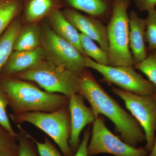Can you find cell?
<instances>
[{
  "mask_svg": "<svg viewBox=\"0 0 156 156\" xmlns=\"http://www.w3.org/2000/svg\"><path fill=\"white\" fill-rule=\"evenodd\" d=\"M78 93L88 101L96 118L103 115L113 123L125 142L136 147L145 141L144 131L138 122L109 95L86 69L80 75Z\"/></svg>",
  "mask_w": 156,
  "mask_h": 156,
  "instance_id": "1",
  "label": "cell"
},
{
  "mask_svg": "<svg viewBox=\"0 0 156 156\" xmlns=\"http://www.w3.org/2000/svg\"><path fill=\"white\" fill-rule=\"evenodd\" d=\"M0 87L6 93L13 114L29 112H52L67 106L69 97L51 93L14 77H2Z\"/></svg>",
  "mask_w": 156,
  "mask_h": 156,
  "instance_id": "2",
  "label": "cell"
},
{
  "mask_svg": "<svg viewBox=\"0 0 156 156\" xmlns=\"http://www.w3.org/2000/svg\"><path fill=\"white\" fill-rule=\"evenodd\" d=\"M131 0H114L107 27L110 66H134L129 47V16Z\"/></svg>",
  "mask_w": 156,
  "mask_h": 156,
  "instance_id": "3",
  "label": "cell"
},
{
  "mask_svg": "<svg viewBox=\"0 0 156 156\" xmlns=\"http://www.w3.org/2000/svg\"><path fill=\"white\" fill-rule=\"evenodd\" d=\"M17 125L30 123L44 131L58 145L64 156H73L70 147V118L67 106L52 112H29L9 115Z\"/></svg>",
  "mask_w": 156,
  "mask_h": 156,
  "instance_id": "4",
  "label": "cell"
},
{
  "mask_svg": "<svg viewBox=\"0 0 156 156\" xmlns=\"http://www.w3.org/2000/svg\"><path fill=\"white\" fill-rule=\"evenodd\" d=\"M10 77L34 82L46 92L69 97L79 92L80 75L50 60H43L29 69Z\"/></svg>",
  "mask_w": 156,
  "mask_h": 156,
  "instance_id": "5",
  "label": "cell"
},
{
  "mask_svg": "<svg viewBox=\"0 0 156 156\" xmlns=\"http://www.w3.org/2000/svg\"><path fill=\"white\" fill-rule=\"evenodd\" d=\"M85 62L86 68L96 71L102 76L103 81L115 84L120 89L140 95L156 94V86L136 72L134 66L103 65L86 56Z\"/></svg>",
  "mask_w": 156,
  "mask_h": 156,
  "instance_id": "6",
  "label": "cell"
},
{
  "mask_svg": "<svg viewBox=\"0 0 156 156\" xmlns=\"http://www.w3.org/2000/svg\"><path fill=\"white\" fill-rule=\"evenodd\" d=\"M112 92L123 100L130 113L144 131L146 145L150 151L153 146L156 133V94L142 95L125 91L116 87Z\"/></svg>",
  "mask_w": 156,
  "mask_h": 156,
  "instance_id": "7",
  "label": "cell"
},
{
  "mask_svg": "<svg viewBox=\"0 0 156 156\" xmlns=\"http://www.w3.org/2000/svg\"><path fill=\"white\" fill-rule=\"evenodd\" d=\"M87 151L89 156L101 154L115 156H147L148 151L129 145L120 139L110 131L104 119L99 116L93 123Z\"/></svg>",
  "mask_w": 156,
  "mask_h": 156,
  "instance_id": "8",
  "label": "cell"
},
{
  "mask_svg": "<svg viewBox=\"0 0 156 156\" xmlns=\"http://www.w3.org/2000/svg\"><path fill=\"white\" fill-rule=\"evenodd\" d=\"M43 43L48 60L78 75L86 68L85 55L50 28L45 30Z\"/></svg>",
  "mask_w": 156,
  "mask_h": 156,
  "instance_id": "9",
  "label": "cell"
},
{
  "mask_svg": "<svg viewBox=\"0 0 156 156\" xmlns=\"http://www.w3.org/2000/svg\"><path fill=\"white\" fill-rule=\"evenodd\" d=\"M68 107L71 125L69 144L73 153L75 154L80 144L81 132L86 126L93 124L96 118L91 108L85 104L84 98L79 93H75L70 96Z\"/></svg>",
  "mask_w": 156,
  "mask_h": 156,
  "instance_id": "10",
  "label": "cell"
},
{
  "mask_svg": "<svg viewBox=\"0 0 156 156\" xmlns=\"http://www.w3.org/2000/svg\"><path fill=\"white\" fill-rule=\"evenodd\" d=\"M65 17L80 33L97 42L106 53L108 52L107 27L99 20L87 16L73 9H66L62 11Z\"/></svg>",
  "mask_w": 156,
  "mask_h": 156,
  "instance_id": "11",
  "label": "cell"
},
{
  "mask_svg": "<svg viewBox=\"0 0 156 156\" xmlns=\"http://www.w3.org/2000/svg\"><path fill=\"white\" fill-rule=\"evenodd\" d=\"M44 50L38 47L26 51H13L1 70L2 77L12 76L27 70L44 60Z\"/></svg>",
  "mask_w": 156,
  "mask_h": 156,
  "instance_id": "12",
  "label": "cell"
},
{
  "mask_svg": "<svg viewBox=\"0 0 156 156\" xmlns=\"http://www.w3.org/2000/svg\"><path fill=\"white\" fill-rule=\"evenodd\" d=\"M129 16V47L134 65L142 61L148 54L145 40L146 20L134 10Z\"/></svg>",
  "mask_w": 156,
  "mask_h": 156,
  "instance_id": "13",
  "label": "cell"
},
{
  "mask_svg": "<svg viewBox=\"0 0 156 156\" xmlns=\"http://www.w3.org/2000/svg\"><path fill=\"white\" fill-rule=\"evenodd\" d=\"M69 9L81 11L89 16L108 23L114 0H64Z\"/></svg>",
  "mask_w": 156,
  "mask_h": 156,
  "instance_id": "14",
  "label": "cell"
},
{
  "mask_svg": "<svg viewBox=\"0 0 156 156\" xmlns=\"http://www.w3.org/2000/svg\"><path fill=\"white\" fill-rule=\"evenodd\" d=\"M55 32L62 39L70 43L84 55L81 44L80 33L69 21L60 10L57 9L49 15Z\"/></svg>",
  "mask_w": 156,
  "mask_h": 156,
  "instance_id": "15",
  "label": "cell"
},
{
  "mask_svg": "<svg viewBox=\"0 0 156 156\" xmlns=\"http://www.w3.org/2000/svg\"><path fill=\"white\" fill-rule=\"evenodd\" d=\"M56 0H28L26 5L24 15L28 22L40 20L57 10Z\"/></svg>",
  "mask_w": 156,
  "mask_h": 156,
  "instance_id": "16",
  "label": "cell"
},
{
  "mask_svg": "<svg viewBox=\"0 0 156 156\" xmlns=\"http://www.w3.org/2000/svg\"><path fill=\"white\" fill-rule=\"evenodd\" d=\"M20 30V23L15 20L0 37V72L13 52L14 41Z\"/></svg>",
  "mask_w": 156,
  "mask_h": 156,
  "instance_id": "17",
  "label": "cell"
},
{
  "mask_svg": "<svg viewBox=\"0 0 156 156\" xmlns=\"http://www.w3.org/2000/svg\"><path fill=\"white\" fill-rule=\"evenodd\" d=\"M40 41L38 29L31 26L19 32L15 41L13 51H26L34 50L39 46Z\"/></svg>",
  "mask_w": 156,
  "mask_h": 156,
  "instance_id": "18",
  "label": "cell"
},
{
  "mask_svg": "<svg viewBox=\"0 0 156 156\" xmlns=\"http://www.w3.org/2000/svg\"><path fill=\"white\" fill-rule=\"evenodd\" d=\"M80 36L81 46L85 56L99 64L110 66L108 53L89 37L80 33Z\"/></svg>",
  "mask_w": 156,
  "mask_h": 156,
  "instance_id": "19",
  "label": "cell"
},
{
  "mask_svg": "<svg viewBox=\"0 0 156 156\" xmlns=\"http://www.w3.org/2000/svg\"><path fill=\"white\" fill-rule=\"evenodd\" d=\"M20 7L18 0H0V37L12 23Z\"/></svg>",
  "mask_w": 156,
  "mask_h": 156,
  "instance_id": "20",
  "label": "cell"
},
{
  "mask_svg": "<svg viewBox=\"0 0 156 156\" xmlns=\"http://www.w3.org/2000/svg\"><path fill=\"white\" fill-rule=\"evenodd\" d=\"M17 156H40L35 143L29 133L17 125Z\"/></svg>",
  "mask_w": 156,
  "mask_h": 156,
  "instance_id": "21",
  "label": "cell"
},
{
  "mask_svg": "<svg viewBox=\"0 0 156 156\" xmlns=\"http://www.w3.org/2000/svg\"><path fill=\"white\" fill-rule=\"evenodd\" d=\"M134 67L143 73L156 87V50L149 52L142 61L134 65Z\"/></svg>",
  "mask_w": 156,
  "mask_h": 156,
  "instance_id": "22",
  "label": "cell"
},
{
  "mask_svg": "<svg viewBox=\"0 0 156 156\" xmlns=\"http://www.w3.org/2000/svg\"><path fill=\"white\" fill-rule=\"evenodd\" d=\"M147 13L145 18V40L149 52L156 50V8Z\"/></svg>",
  "mask_w": 156,
  "mask_h": 156,
  "instance_id": "23",
  "label": "cell"
},
{
  "mask_svg": "<svg viewBox=\"0 0 156 156\" xmlns=\"http://www.w3.org/2000/svg\"><path fill=\"white\" fill-rule=\"evenodd\" d=\"M9 101L6 93L0 87V125L3 126L12 136L17 138V133L11 126L10 117L7 113Z\"/></svg>",
  "mask_w": 156,
  "mask_h": 156,
  "instance_id": "24",
  "label": "cell"
},
{
  "mask_svg": "<svg viewBox=\"0 0 156 156\" xmlns=\"http://www.w3.org/2000/svg\"><path fill=\"white\" fill-rule=\"evenodd\" d=\"M35 143L40 156H64L47 136H44V142H40L32 136Z\"/></svg>",
  "mask_w": 156,
  "mask_h": 156,
  "instance_id": "25",
  "label": "cell"
},
{
  "mask_svg": "<svg viewBox=\"0 0 156 156\" xmlns=\"http://www.w3.org/2000/svg\"><path fill=\"white\" fill-rule=\"evenodd\" d=\"M17 140L0 125V151L17 149Z\"/></svg>",
  "mask_w": 156,
  "mask_h": 156,
  "instance_id": "26",
  "label": "cell"
},
{
  "mask_svg": "<svg viewBox=\"0 0 156 156\" xmlns=\"http://www.w3.org/2000/svg\"><path fill=\"white\" fill-rule=\"evenodd\" d=\"M91 135L90 127H88L84 132L83 139L73 156H89L87 151L88 144Z\"/></svg>",
  "mask_w": 156,
  "mask_h": 156,
  "instance_id": "27",
  "label": "cell"
},
{
  "mask_svg": "<svg viewBox=\"0 0 156 156\" xmlns=\"http://www.w3.org/2000/svg\"><path fill=\"white\" fill-rule=\"evenodd\" d=\"M140 12L151 11L156 8V0H131Z\"/></svg>",
  "mask_w": 156,
  "mask_h": 156,
  "instance_id": "28",
  "label": "cell"
},
{
  "mask_svg": "<svg viewBox=\"0 0 156 156\" xmlns=\"http://www.w3.org/2000/svg\"><path fill=\"white\" fill-rule=\"evenodd\" d=\"M0 156H17V149L1 151Z\"/></svg>",
  "mask_w": 156,
  "mask_h": 156,
  "instance_id": "29",
  "label": "cell"
},
{
  "mask_svg": "<svg viewBox=\"0 0 156 156\" xmlns=\"http://www.w3.org/2000/svg\"><path fill=\"white\" fill-rule=\"evenodd\" d=\"M151 152L147 156H156V134L155 139L154 142L153 146L150 151Z\"/></svg>",
  "mask_w": 156,
  "mask_h": 156,
  "instance_id": "30",
  "label": "cell"
}]
</instances>
